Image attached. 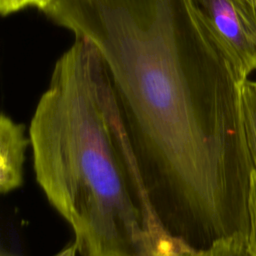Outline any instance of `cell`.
<instances>
[{
  "instance_id": "7",
  "label": "cell",
  "mask_w": 256,
  "mask_h": 256,
  "mask_svg": "<svg viewBox=\"0 0 256 256\" xmlns=\"http://www.w3.org/2000/svg\"><path fill=\"white\" fill-rule=\"evenodd\" d=\"M154 256H194V250L158 229Z\"/></svg>"
},
{
  "instance_id": "9",
  "label": "cell",
  "mask_w": 256,
  "mask_h": 256,
  "mask_svg": "<svg viewBox=\"0 0 256 256\" xmlns=\"http://www.w3.org/2000/svg\"><path fill=\"white\" fill-rule=\"evenodd\" d=\"M249 224L248 241L254 256H256V169H254L251 179L249 196Z\"/></svg>"
},
{
  "instance_id": "1",
  "label": "cell",
  "mask_w": 256,
  "mask_h": 256,
  "mask_svg": "<svg viewBox=\"0 0 256 256\" xmlns=\"http://www.w3.org/2000/svg\"><path fill=\"white\" fill-rule=\"evenodd\" d=\"M44 12L102 56L161 231L193 250L248 235L246 80L191 1L55 0Z\"/></svg>"
},
{
  "instance_id": "6",
  "label": "cell",
  "mask_w": 256,
  "mask_h": 256,
  "mask_svg": "<svg viewBox=\"0 0 256 256\" xmlns=\"http://www.w3.org/2000/svg\"><path fill=\"white\" fill-rule=\"evenodd\" d=\"M194 256H254V254L248 236L238 234L218 240L206 249L194 250Z\"/></svg>"
},
{
  "instance_id": "5",
  "label": "cell",
  "mask_w": 256,
  "mask_h": 256,
  "mask_svg": "<svg viewBox=\"0 0 256 256\" xmlns=\"http://www.w3.org/2000/svg\"><path fill=\"white\" fill-rule=\"evenodd\" d=\"M242 101L247 145L256 169V80L247 79L244 82Z\"/></svg>"
},
{
  "instance_id": "4",
  "label": "cell",
  "mask_w": 256,
  "mask_h": 256,
  "mask_svg": "<svg viewBox=\"0 0 256 256\" xmlns=\"http://www.w3.org/2000/svg\"><path fill=\"white\" fill-rule=\"evenodd\" d=\"M25 125L2 114L0 117V192L7 194L21 186L25 151L30 138Z\"/></svg>"
},
{
  "instance_id": "10",
  "label": "cell",
  "mask_w": 256,
  "mask_h": 256,
  "mask_svg": "<svg viewBox=\"0 0 256 256\" xmlns=\"http://www.w3.org/2000/svg\"><path fill=\"white\" fill-rule=\"evenodd\" d=\"M76 252H78V250H77L76 244L73 243L72 245H70V246L67 247L66 249L62 250L60 253H58V254L55 255V256H76ZM1 256H13V255H10V254H2Z\"/></svg>"
},
{
  "instance_id": "2",
  "label": "cell",
  "mask_w": 256,
  "mask_h": 256,
  "mask_svg": "<svg viewBox=\"0 0 256 256\" xmlns=\"http://www.w3.org/2000/svg\"><path fill=\"white\" fill-rule=\"evenodd\" d=\"M29 138L37 183L81 256H154L159 227L109 73L88 39L75 37L57 60Z\"/></svg>"
},
{
  "instance_id": "3",
  "label": "cell",
  "mask_w": 256,
  "mask_h": 256,
  "mask_svg": "<svg viewBox=\"0 0 256 256\" xmlns=\"http://www.w3.org/2000/svg\"><path fill=\"white\" fill-rule=\"evenodd\" d=\"M195 11L247 80L256 71V0H190Z\"/></svg>"
},
{
  "instance_id": "8",
  "label": "cell",
  "mask_w": 256,
  "mask_h": 256,
  "mask_svg": "<svg viewBox=\"0 0 256 256\" xmlns=\"http://www.w3.org/2000/svg\"><path fill=\"white\" fill-rule=\"evenodd\" d=\"M54 1L55 0H0V13L3 16H7L29 6L37 7L44 12Z\"/></svg>"
}]
</instances>
